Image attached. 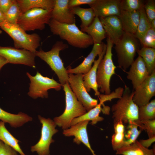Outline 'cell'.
I'll use <instances>...</instances> for the list:
<instances>
[{
  "mask_svg": "<svg viewBox=\"0 0 155 155\" xmlns=\"http://www.w3.org/2000/svg\"><path fill=\"white\" fill-rule=\"evenodd\" d=\"M5 21V15L0 11V23Z\"/></svg>",
  "mask_w": 155,
  "mask_h": 155,
  "instance_id": "obj_44",
  "label": "cell"
},
{
  "mask_svg": "<svg viewBox=\"0 0 155 155\" xmlns=\"http://www.w3.org/2000/svg\"><path fill=\"white\" fill-rule=\"evenodd\" d=\"M116 155H155V147L149 149L142 146L136 140L129 145L123 146L116 151Z\"/></svg>",
  "mask_w": 155,
  "mask_h": 155,
  "instance_id": "obj_25",
  "label": "cell"
},
{
  "mask_svg": "<svg viewBox=\"0 0 155 155\" xmlns=\"http://www.w3.org/2000/svg\"><path fill=\"white\" fill-rule=\"evenodd\" d=\"M0 120L5 123H8L12 127L17 128L32 121V118L22 112L17 114H13L5 111L0 107Z\"/></svg>",
  "mask_w": 155,
  "mask_h": 155,
  "instance_id": "obj_23",
  "label": "cell"
},
{
  "mask_svg": "<svg viewBox=\"0 0 155 155\" xmlns=\"http://www.w3.org/2000/svg\"><path fill=\"white\" fill-rule=\"evenodd\" d=\"M126 72L127 78L131 81L133 89H136L149 75L143 59L138 56Z\"/></svg>",
  "mask_w": 155,
  "mask_h": 155,
  "instance_id": "obj_16",
  "label": "cell"
},
{
  "mask_svg": "<svg viewBox=\"0 0 155 155\" xmlns=\"http://www.w3.org/2000/svg\"><path fill=\"white\" fill-rule=\"evenodd\" d=\"M121 0H95L93 3L89 5L94 10L95 16L99 18L111 16L119 17L121 10Z\"/></svg>",
  "mask_w": 155,
  "mask_h": 155,
  "instance_id": "obj_14",
  "label": "cell"
},
{
  "mask_svg": "<svg viewBox=\"0 0 155 155\" xmlns=\"http://www.w3.org/2000/svg\"><path fill=\"white\" fill-rule=\"evenodd\" d=\"M89 121L88 120L81 121L69 128L63 130V133L66 136H74V142L78 145L82 143L88 148L93 155H96L92 148L89 140L87 126Z\"/></svg>",
  "mask_w": 155,
  "mask_h": 155,
  "instance_id": "obj_17",
  "label": "cell"
},
{
  "mask_svg": "<svg viewBox=\"0 0 155 155\" xmlns=\"http://www.w3.org/2000/svg\"><path fill=\"white\" fill-rule=\"evenodd\" d=\"M2 30H0V34H1L2 33Z\"/></svg>",
  "mask_w": 155,
  "mask_h": 155,
  "instance_id": "obj_46",
  "label": "cell"
},
{
  "mask_svg": "<svg viewBox=\"0 0 155 155\" xmlns=\"http://www.w3.org/2000/svg\"><path fill=\"white\" fill-rule=\"evenodd\" d=\"M106 47V45L105 44L102 52L98 56V59L95 60L91 69L87 73L83 74V84L87 92H89L92 89L95 92V95L98 97L100 94L96 81L97 71L98 64L105 53Z\"/></svg>",
  "mask_w": 155,
  "mask_h": 155,
  "instance_id": "obj_20",
  "label": "cell"
},
{
  "mask_svg": "<svg viewBox=\"0 0 155 155\" xmlns=\"http://www.w3.org/2000/svg\"><path fill=\"white\" fill-rule=\"evenodd\" d=\"M68 82L78 100L82 104L87 112L98 104L97 99L92 98L86 90L83 84V74H68Z\"/></svg>",
  "mask_w": 155,
  "mask_h": 155,
  "instance_id": "obj_11",
  "label": "cell"
},
{
  "mask_svg": "<svg viewBox=\"0 0 155 155\" xmlns=\"http://www.w3.org/2000/svg\"><path fill=\"white\" fill-rule=\"evenodd\" d=\"M21 14L17 0H13L11 5L4 15L5 21L10 24H17L18 20Z\"/></svg>",
  "mask_w": 155,
  "mask_h": 155,
  "instance_id": "obj_34",
  "label": "cell"
},
{
  "mask_svg": "<svg viewBox=\"0 0 155 155\" xmlns=\"http://www.w3.org/2000/svg\"><path fill=\"white\" fill-rule=\"evenodd\" d=\"M72 13L78 16L80 19L81 29L89 26L95 17L93 9L91 8H83L77 6L70 8Z\"/></svg>",
  "mask_w": 155,
  "mask_h": 155,
  "instance_id": "obj_27",
  "label": "cell"
},
{
  "mask_svg": "<svg viewBox=\"0 0 155 155\" xmlns=\"http://www.w3.org/2000/svg\"><path fill=\"white\" fill-rule=\"evenodd\" d=\"M139 41L142 47L155 48V29L150 28Z\"/></svg>",
  "mask_w": 155,
  "mask_h": 155,
  "instance_id": "obj_36",
  "label": "cell"
},
{
  "mask_svg": "<svg viewBox=\"0 0 155 155\" xmlns=\"http://www.w3.org/2000/svg\"><path fill=\"white\" fill-rule=\"evenodd\" d=\"M139 21L136 32L134 34L139 40L151 28L150 22L146 16L144 7L139 10Z\"/></svg>",
  "mask_w": 155,
  "mask_h": 155,
  "instance_id": "obj_33",
  "label": "cell"
},
{
  "mask_svg": "<svg viewBox=\"0 0 155 155\" xmlns=\"http://www.w3.org/2000/svg\"><path fill=\"white\" fill-rule=\"evenodd\" d=\"M119 17L124 32L134 35L139 21V10L127 11L121 10Z\"/></svg>",
  "mask_w": 155,
  "mask_h": 155,
  "instance_id": "obj_21",
  "label": "cell"
},
{
  "mask_svg": "<svg viewBox=\"0 0 155 155\" xmlns=\"http://www.w3.org/2000/svg\"><path fill=\"white\" fill-rule=\"evenodd\" d=\"M17 1L21 13L36 8L52 9L55 3V0H17Z\"/></svg>",
  "mask_w": 155,
  "mask_h": 155,
  "instance_id": "obj_26",
  "label": "cell"
},
{
  "mask_svg": "<svg viewBox=\"0 0 155 155\" xmlns=\"http://www.w3.org/2000/svg\"><path fill=\"white\" fill-rule=\"evenodd\" d=\"M144 2L142 0H122L121 8V10L127 11L139 10L144 7Z\"/></svg>",
  "mask_w": 155,
  "mask_h": 155,
  "instance_id": "obj_35",
  "label": "cell"
},
{
  "mask_svg": "<svg viewBox=\"0 0 155 155\" xmlns=\"http://www.w3.org/2000/svg\"><path fill=\"white\" fill-rule=\"evenodd\" d=\"M106 52L98 66L96 81L100 91L108 95L111 93L110 81L111 77L115 73L116 67L113 60L112 49L113 44L108 38Z\"/></svg>",
  "mask_w": 155,
  "mask_h": 155,
  "instance_id": "obj_7",
  "label": "cell"
},
{
  "mask_svg": "<svg viewBox=\"0 0 155 155\" xmlns=\"http://www.w3.org/2000/svg\"><path fill=\"white\" fill-rule=\"evenodd\" d=\"M48 25L53 34L59 36L73 46L85 49L94 44L91 37L80 30L75 23H61L51 19Z\"/></svg>",
  "mask_w": 155,
  "mask_h": 155,
  "instance_id": "obj_1",
  "label": "cell"
},
{
  "mask_svg": "<svg viewBox=\"0 0 155 155\" xmlns=\"http://www.w3.org/2000/svg\"><path fill=\"white\" fill-rule=\"evenodd\" d=\"M138 119L141 122L155 119V99L146 104L139 107Z\"/></svg>",
  "mask_w": 155,
  "mask_h": 155,
  "instance_id": "obj_32",
  "label": "cell"
},
{
  "mask_svg": "<svg viewBox=\"0 0 155 155\" xmlns=\"http://www.w3.org/2000/svg\"><path fill=\"white\" fill-rule=\"evenodd\" d=\"M0 55L5 57L8 63L21 64L36 67L35 53L12 46H0Z\"/></svg>",
  "mask_w": 155,
  "mask_h": 155,
  "instance_id": "obj_12",
  "label": "cell"
},
{
  "mask_svg": "<svg viewBox=\"0 0 155 155\" xmlns=\"http://www.w3.org/2000/svg\"><path fill=\"white\" fill-rule=\"evenodd\" d=\"M62 87L65 94V109L62 115L54 118L53 121L57 125L65 130L71 127L70 123L73 119L83 115L87 111L78 100L69 83H65Z\"/></svg>",
  "mask_w": 155,
  "mask_h": 155,
  "instance_id": "obj_3",
  "label": "cell"
},
{
  "mask_svg": "<svg viewBox=\"0 0 155 155\" xmlns=\"http://www.w3.org/2000/svg\"><path fill=\"white\" fill-rule=\"evenodd\" d=\"M52 10L38 8L30 9L21 14L17 24L26 32L43 30L51 19Z\"/></svg>",
  "mask_w": 155,
  "mask_h": 155,
  "instance_id": "obj_8",
  "label": "cell"
},
{
  "mask_svg": "<svg viewBox=\"0 0 155 155\" xmlns=\"http://www.w3.org/2000/svg\"><path fill=\"white\" fill-rule=\"evenodd\" d=\"M13 0H0V11L4 15L11 5Z\"/></svg>",
  "mask_w": 155,
  "mask_h": 155,
  "instance_id": "obj_41",
  "label": "cell"
},
{
  "mask_svg": "<svg viewBox=\"0 0 155 155\" xmlns=\"http://www.w3.org/2000/svg\"><path fill=\"white\" fill-rule=\"evenodd\" d=\"M68 47V45L62 41H57L52 49L48 51H45L40 49L35 53L36 56L46 62L57 75L60 84L63 86L68 82L69 76L67 69L59 56L61 51Z\"/></svg>",
  "mask_w": 155,
  "mask_h": 155,
  "instance_id": "obj_4",
  "label": "cell"
},
{
  "mask_svg": "<svg viewBox=\"0 0 155 155\" xmlns=\"http://www.w3.org/2000/svg\"><path fill=\"white\" fill-rule=\"evenodd\" d=\"M82 32L90 36L94 44H101L106 37L105 31L99 17L95 16L89 26L81 29Z\"/></svg>",
  "mask_w": 155,
  "mask_h": 155,
  "instance_id": "obj_22",
  "label": "cell"
},
{
  "mask_svg": "<svg viewBox=\"0 0 155 155\" xmlns=\"http://www.w3.org/2000/svg\"><path fill=\"white\" fill-rule=\"evenodd\" d=\"M137 53L143 59L150 75L155 71V48L142 47Z\"/></svg>",
  "mask_w": 155,
  "mask_h": 155,
  "instance_id": "obj_29",
  "label": "cell"
},
{
  "mask_svg": "<svg viewBox=\"0 0 155 155\" xmlns=\"http://www.w3.org/2000/svg\"><path fill=\"white\" fill-rule=\"evenodd\" d=\"M128 124L126 131H125L124 146L134 142L142 131L144 130L143 125L141 122H133Z\"/></svg>",
  "mask_w": 155,
  "mask_h": 155,
  "instance_id": "obj_31",
  "label": "cell"
},
{
  "mask_svg": "<svg viewBox=\"0 0 155 155\" xmlns=\"http://www.w3.org/2000/svg\"><path fill=\"white\" fill-rule=\"evenodd\" d=\"M105 44L103 42L101 44H94L92 51L82 63L73 68L69 67L66 70L67 73L84 74L87 73L91 68L96 57L102 52Z\"/></svg>",
  "mask_w": 155,
  "mask_h": 155,
  "instance_id": "obj_19",
  "label": "cell"
},
{
  "mask_svg": "<svg viewBox=\"0 0 155 155\" xmlns=\"http://www.w3.org/2000/svg\"><path fill=\"white\" fill-rule=\"evenodd\" d=\"M99 99L100 102L96 106L83 115L73 119L71 123V126L83 121H91L90 124L92 125H94L98 122L103 121L104 119L103 117L99 116L100 113L101 111L103 113L107 114L109 113L102 108L101 106L104 104L105 101L101 98Z\"/></svg>",
  "mask_w": 155,
  "mask_h": 155,
  "instance_id": "obj_24",
  "label": "cell"
},
{
  "mask_svg": "<svg viewBox=\"0 0 155 155\" xmlns=\"http://www.w3.org/2000/svg\"><path fill=\"white\" fill-rule=\"evenodd\" d=\"M0 140L11 146L21 155H26L19 146V141L7 129L5 123L0 121Z\"/></svg>",
  "mask_w": 155,
  "mask_h": 155,
  "instance_id": "obj_28",
  "label": "cell"
},
{
  "mask_svg": "<svg viewBox=\"0 0 155 155\" xmlns=\"http://www.w3.org/2000/svg\"><path fill=\"white\" fill-rule=\"evenodd\" d=\"M38 117L42 124L41 137L38 143L31 147L30 150L32 152H36L38 155H49L50 145L55 142L53 136L59 131L55 129L57 125L51 119L40 115Z\"/></svg>",
  "mask_w": 155,
  "mask_h": 155,
  "instance_id": "obj_10",
  "label": "cell"
},
{
  "mask_svg": "<svg viewBox=\"0 0 155 155\" xmlns=\"http://www.w3.org/2000/svg\"><path fill=\"white\" fill-rule=\"evenodd\" d=\"M133 93L125 85L122 96L111 108L113 123L119 121L124 124L141 122L138 119L139 107L133 100Z\"/></svg>",
  "mask_w": 155,
  "mask_h": 155,
  "instance_id": "obj_2",
  "label": "cell"
},
{
  "mask_svg": "<svg viewBox=\"0 0 155 155\" xmlns=\"http://www.w3.org/2000/svg\"><path fill=\"white\" fill-rule=\"evenodd\" d=\"M16 150L0 140V155H19Z\"/></svg>",
  "mask_w": 155,
  "mask_h": 155,
  "instance_id": "obj_39",
  "label": "cell"
},
{
  "mask_svg": "<svg viewBox=\"0 0 155 155\" xmlns=\"http://www.w3.org/2000/svg\"><path fill=\"white\" fill-rule=\"evenodd\" d=\"M134 90L133 100L138 107L149 103L155 95V71Z\"/></svg>",
  "mask_w": 155,
  "mask_h": 155,
  "instance_id": "obj_13",
  "label": "cell"
},
{
  "mask_svg": "<svg viewBox=\"0 0 155 155\" xmlns=\"http://www.w3.org/2000/svg\"><path fill=\"white\" fill-rule=\"evenodd\" d=\"M69 0H55L51 13V19L61 23L72 24L75 23V15L68 5Z\"/></svg>",
  "mask_w": 155,
  "mask_h": 155,
  "instance_id": "obj_18",
  "label": "cell"
},
{
  "mask_svg": "<svg viewBox=\"0 0 155 155\" xmlns=\"http://www.w3.org/2000/svg\"><path fill=\"white\" fill-rule=\"evenodd\" d=\"M0 28L13 40L16 48L35 53L40 45L41 38L39 35L36 33L28 34L17 24L4 21L0 23Z\"/></svg>",
  "mask_w": 155,
  "mask_h": 155,
  "instance_id": "obj_5",
  "label": "cell"
},
{
  "mask_svg": "<svg viewBox=\"0 0 155 155\" xmlns=\"http://www.w3.org/2000/svg\"><path fill=\"white\" fill-rule=\"evenodd\" d=\"M144 9L150 22L155 19V1L148 0L144 2Z\"/></svg>",
  "mask_w": 155,
  "mask_h": 155,
  "instance_id": "obj_37",
  "label": "cell"
},
{
  "mask_svg": "<svg viewBox=\"0 0 155 155\" xmlns=\"http://www.w3.org/2000/svg\"><path fill=\"white\" fill-rule=\"evenodd\" d=\"M140 42L134 34L125 32L115 44L118 66L125 71L134 60Z\"/></svg>",
  "mask_w": 155,
  "mask_h": 155,
  "instance_id": "obj_6",
  "label": "cell"
},
{
  "mask_svg": "<svg viewBox=\"0 0 155 155\" xmlns=\"http://www.w3.org/2000/svg\"><path fill=\"white\" fill-rule=\"evenodd\" d=\"M143 146L148 148L155 141V135L152 136L146 140H140L138 141Z\"/></svg>",
  "mask_w": 155,
  "mask_h": 155,
  "instance_id": "obj_42",
  "label": "cell"
},
{
  "mask_svg": "<svg viewBox=\"0 0 155 155\" xmlns=\"http://www.w3.org/2000/svg\"><path fill=\"white\" fill-rule=\"evenodd\" d=\"M150 26L151 28L155 29V19L150 22Z\"/></svg>",
  "mask_w": 155,
  "mask_h": 155,
  "instance_id": "obj_45",
  "label": "cell"
},
{
  "mask_svg": "<svg viewBox=\"0 0 155 155\" xmlns=\"http://www.w3.org/2000/svg\"><path fill=\"white\" fill-rule=\"evenodd\" d=\"M95 0H69L68 5L69 7L79 6L83 4L90 5L94 3Z\"/></svg>",
  "mask_w": 155,
  "mask_h": 155,
  "instance_id": "obj_40",
  "label": "cell"
},
{
  "mask_svg": "<svg viewBox=\"0 0 155 155\" xmlns=\"http://www.w3.org/2000/svg\"><path fill=\"white\" fill-rule=\"evenodd\" d=\"M7 63H8L7 59L0 55V71L3 67Z\"/></svg>",
  "mask_w": 155,
  "mask_h": 155,
  "instance_id": "obj_43",
  "label": "cell"
},
{
  "mask_svg": "<svg viewBox=\"0 0 155 155\" xmlns=\"http://www.w3.org/2000/svg\"><path fill=\"white\" fill-rule=\"evenodd\" d=\"M26 74L30 81L28 94L33 99H36L38 97L47 98L49 90L54 89L58 91L62 87L60 83L53 78L44 76L38 71L36 72L34 76L31 75L28 72Z\"/></svg>",
  "mask_w": 155,
  "mask_h": 155,
  "instance_id": "obj_9",
  "label": "cell"
},
{
  "mask_svg": "<svg viewBox=\"0 0 155 155\" xmlns=\"http://www.w3.org/2000/svg\"><path fill=\"white\" fill-rule=\"evenodd\" d=\"M114 133L111 137V144L113 150L116 151L125 146V127L121 121L113 124Z\"/></svg>",
  "mask_w": 155,
  "mask_h": 155,
  "instance_id": "obj_30",
  "label": "cell"
},
{
  "mask_svg": "<svg viewBox=\"0 0 155 155\" xmlns=\"http://www.w3.org/2000/svg\"><path fill=\"white\" fill-rule=\"evenodd\" d=\"M99 18L107 38L113 44H115L125 33L119 17L114 16Z\"/></svg>",
  "mask_w": 155,
  "mask_h": 155,
  "instance_id": "obj_15",
  "label": "cell"
},
{
  "mask_svg": "<svg viewBox=\"0 0 155 155\" xmlns=\"http://www.w3.org/2000/svg\"><path fill=\"white\" fill-rule=\"evenodd\" d=\"M144 130L146 131L148 138L155 135V119L146 120L141 122Z\"/></svg>",
  "mask_w": 155,
  "mask_h": 155,
  "instance_id": "obj_38",
  "label": "cell"
}]
</instances>
